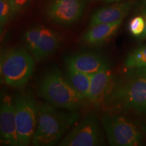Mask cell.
Wrapping results in <instances>:
<instances>
[{"label": "cell", "mask_w": 146, "mask_h": 146, "mask_svg": "<svg viewBox=\"0 0 146 146\" xmlns=\"http://www.w3.org/2000/svg\"><path fill=\"white\" fill-rule=\"evenodd\" d=\"M104 104L111 109L144 116L146 109V68L127 69L114 78Z\"/></svg>", "instance_id": "obj_1"}, {"label": "cell", "mask_w": 146, "mask_h": 146, "mask_svg": "<svg viewBox=\"0 0 146 146\" xmlns=\"http://www.w3.org/2000/svg\"><path fill=\"white\" fill-rule=\"evenodd\" d=\"M79 118L80 114L76 111L62 112L49 103L41 104L38 106L37 121L32 144L36 146L56 145Z\"/></svg>", "instance_id": "obj_2"}, {"label": "cell", "mask_w": 146, "mask_h": 146, "mask_svg": "<svg viewBox=\"0 0 146 146\" xmlns=\"http://www.w3.org/2000/svg\"><path fill=\"white\" fill-rule=\"evenodd\" d=\"M39 91L49 104L69 111H76L85 106L87 101L63 77L59 69L47 70L39 83Z\"/></svg>", "instance_id": "obj_3"}, {"label": "cell", "mask_w": 146, "mask_h": 146, "mask_svg": "<svg viewBox=\"0 0 146 146\" xmlns=\"http://www.w3.org/2000/svg\"><path fill=\"white\" fill-rule=\"evenodd\" d=\"M102 125L110 145L139 146L145 142L146 128L124 114L105 112Z\"/></svg>", "instance_id": "obj_4"}, {"label": "cell", "mask_w": 146, "mask_h": 146, "mask_svg": "<svg viewBox=\"0 0 146 146\" xmlns=\"http://www.w3.org/2000/svg\"><path fill=\"white\" fill-rule=\"evenodd\" d=\"M34 68V58L25 49L13 48L3 55V78L9 86L18 89L26 86Z\"/></svg>", "instance_id": "obj_5"}, {"label": "cell", "mask_w": 146, "mask_h": 146, "mask_svg": "<svg viewBox=\"0 0 146 146\" xmlns=\"http://www.w3.org/2000/svg\"><path fill=\"white\" fill-rule=\"evenodd\" d=\"M16 133L19 146L31 143L37 121L38 106L31 96L19 95L14 100Z\"/></svg>", "instance_id": "obj_6"}, {"label": "cell", "mask_w": 146, "mask_h": 146, "mask_svg": "<svg viewBox=\"0 0 146 146\" xmlns=\"http://www.w3.org/2000/svg\"><path fill=\"white\" fill-rule=\"evenodd\" d=\"M104 144V136L98 118L95 113L90 112L73 126L59 145L98 146Z\"/></svg>", "instance_id": "obj_7"}, {"label": "cell", "mask_w": 146, "mask_h": 146, "mask_svg": "<svg viewBox=\"0 0 146 146\" xmlns=\"http://www.w3.org/2000/svg\"><path fill=\"white\" fill-rule=\"evenodd\" d=\"M25 39L27 47L34 59L37 61L54 54L60 44L57 33L43 27H36L27 30Z\"/></svg>", "instance_id": "obj_8"}, {"label": "cell", "mask_w": 146, "mask_h": 146, "mask_svg": "<svg viewBox=\"0 0 146 146\" xmlns=\"http://www.w3.org/2000/svg\"><path fill=\"white\" fill-rule=\"evenodd\" d=\"M86 0H52L47 6L46 15L50 21L62 25H70L81 18Z\"/></svg>", "instance_id": "obj_9"}, {"label": "cell", "mask_w": 146, "mask_h": 146, "mask_svg": "<svg viewBox=\"0 0 146 146\" xmlns=\"http://www.w3.org/2000/svg\"><path fill=\"white\" fill-rule=\"evenodd\" d=\"M0 143L19 146L16 129L14 100L4 91H0Z\"/></svg>", "instance_id": "obj_10"}, {"label": "cell", "mask_w": 146, "mask_h": 146, "mask_svg": "<svg viewBox=\"0 0 146 146\" xmlns=\"http://www.w3.org/2000/svg\"><path fill=\"white\" fill-rule=\"evenodd\" d=\"M65 62L67 68L89 74L110 68L107 59L94 52H81L68 56L66 58Z\"/></svg>", "instance_id": "obj_11"}, {"label": "cell", "mask_w": 146, "mask_h": 146, "mask_svg": "<svg viewBox=\"0 0 146 146\" xmlns=\"http://www.w3.org/2000/svg\"><path fill=\"white\" fill-rule=\"evenodd\" d=\"M113 74L110 68L103 69L91 74L87 101L96 106L103 104L112 86Z\"/></svg>", "instance_id": "obj_12"}, {"label": "cell", "mask_w": 146, "mask_h": 146, "mask_svg": "<svg viewBox=\"0 0 146 146\" xmlns=\"http://www.w3.org/2000/svg\"><path fill=\"white\" fill-rule=\"evenodd\" d=\"M131 8L132 3L129 1H119L110 6L100 8L91 16L89 27L98 24L112 23L123 21L131 11Z\"/></svg>", "instance_id": "obj_13"}, {"label": "cell", "mask_w": 146, "mask_h": 146, "mask_svg": "<svg viewBox=\"0 0 146 146\" xmlns=\"http://www.w3.org/2000/svg\"><path fill=\"white\" fill-rule=\"evenodd\" d=\"M122 23L123 21H119L112 23L98 24L89 27L83 35L82 41L85 44L92 46L104 44L116 34Z\"/></svg>", "instance_id": "obj_14"}, {"label": "cell", "mask_w": 146, "mask_h": 146, "mask_svg": "<svg viewBox=\"0 0 146 146\" xmlns=\"http://www.w3.org/2000/svg\"><path fill=\"white\" fill-rule=\"evenodd\" d=\"M68 81L85 100L87 101L89 88H90L91 74H86L74 69L67 68Z\"/></svg>", "instance_id": "obj_15"}, {"label": "cell", "mask_w": 146, "mask_h": 146, "mask_svg": "<svg viewBox=\"0 0 146 146\" xmlns=\"http://www.w3.org/2000/svg\"><path fill=\"white\" fill-rule=\"evenodd\" d=\"M124 65L127 69L146 68V45H140L129 53Z\"/></svg>", "instance_id": "obj_16"}, {"label": "cell", "mask_w": 146, "mask_h": 146, "mask_svg": "<svg viewBox=\"0 0 146 146\" xmlns=\"http://www.w3.org/2000/svg\"><path fill=\"white\" fill-rule=\"evenodd\" d=\"M128 29L133 36L141 37L145 29V22L143 16L139 15L131 18L128 25Z\"/></svg>", "instance_id": "obj_17"}, {"label": "cell", "mask_w": 146, "mask_h": 146, "mask_svg": "<svg viewBox=\"0 0 146 146\" xmlns=\"http://www.w3.org/2000/svg\"><path fill=\"white\" fill-rule=\"evenodd\" d=\"M11 15L12 14L10 1L0 0V27H3L5 25Z\"/></svg>", "instance_id": "obj_18"}, {"label": "cell", "mask_w": 146, "mask_h": 146, "mask_svg": "<svg viewBox=\"0 0 146 146\" xmlns=\"http://www.w3.org/2000/svg\"><path fill=\"white\" fill-rule=\"evenodd\" d=\"M12 16L23 12L30 4L31 0H9Z\"/></svg>", "instance_id": "obj_19"}, {"label": "cell", "mask_w": 146, "mask_h": 146, "mask_svg": "<svg viewBox=\"0 0 146 146\" xmlns=\"http://www.w3.org/2000/svg\"><path fill=\"white\" fill-rule=\"evenodd\" d=\"M141 15L143 16V17L145 19V31H144L143 35H142L141 37L139 38L140 39H145L146 38V0L143 1V3H142L141 7Z\"/></svg>", "instance_id": "obj_20"}, {"label": "cell", "mask_w": 146, "mask_h": 146, "mask_svg": "<svg viewBox=\"0 0 146 146\" xmlns=\"http://www.w3.org/2000/svg\"><path fill=\"white\" fill-rule=\"evenodd\" d=\"M2 60L3 55L0 54V84L3 81V71H2Z\"/></svg>", "instance_id": "obj_21"}, {"label": "cell", "mask_w": 146, "mask_h": 146, "mask_svg": "<svg viewBox=\"0 0 146 146\" xmlns=\"http://www.w3.org/2000/svg\"><path fill=\"white\" fill-rule=\"evenodd\" d=\"M123 0H106V1L108 3H112V2H119V1H122Z\"/></svg>", "instance_id": "obj_22"}, {"label": "cell", "mask_w": 146, "mask_h": 146, "mask_svg": "<svg viewBox=\"0 0 146 146\" xmlns=\"http://www.w3.org/2000/svg\"><path fill=\"white\" fill-rule=\"evenodd\" d=\"M1 32H2V27H0V36H1Z\"/></svg>", "instance_id": "obj_23"}, {"label": "cell", "mask_w": 146, "mask_h": 146, "mask_svg": "<svg viewBox=\"0 0 146 146\" xmlns=\"http://www.w3.org/2000/svg\"><path fill=\"white\" fill-rule=\"evenodd\" d=\"M144 116H145V117H146V109H145V115H144Z\"/></svg>", "instance_id": "obj_24"}, {"label": "cell", "mask_w": 146, "mask_h": 146, "mask_svg": "<svg viewBox=\"0 0 146 146\" xmlns=\"http://www.w3.org/2000/svg\"><path fill=\"white\" fill-rule=\"evenodd\" d=\"M145 39H146V38H145Z\"/></svg>", "instance_id": "obj_25"}]
</instances>
